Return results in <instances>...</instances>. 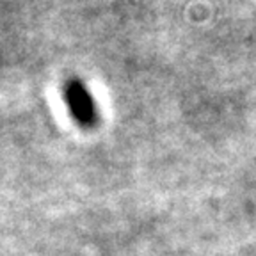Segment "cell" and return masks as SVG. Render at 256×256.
Returning a JSON list of instances; mask_svg holds the SVG:
<instances>
[{"label": "cell", "mask_w": 256, "mask_h": 256, "mask_svg": "<svg viewBox=\"0 0 256 256\" xmlns=\"http://www.w3.org/2000/svg\"><path fill=\"white\" fill-rule=\"evenodd\" d=\"M64 100L70 108V114L78 124L91 128L98 123V110H96L94 100H92L88 88L78 78H72L66 82Z\"/></svg>", "instance_id": "obj_1"}]
</instances>
